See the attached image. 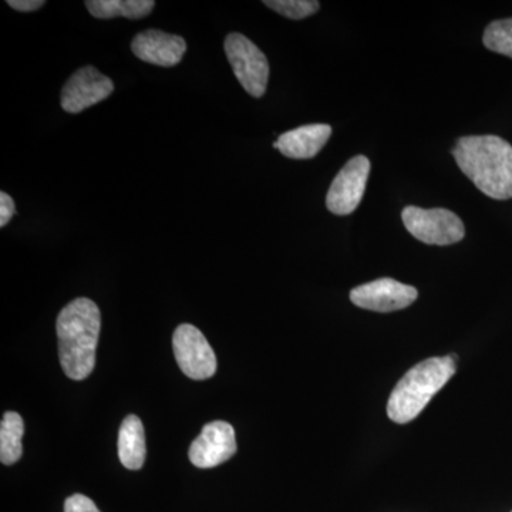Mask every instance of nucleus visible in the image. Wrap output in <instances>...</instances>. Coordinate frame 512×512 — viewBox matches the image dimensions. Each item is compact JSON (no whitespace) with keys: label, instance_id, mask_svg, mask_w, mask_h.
Segmentation results:
<instances>
[{"label":"nucleus","instance_id":"obj_17","mask_svg":"<svg viewBox=\"0 0 512 512\" xmlns=\"http://www.w3.org/2000/svg\"><path fill=\"white\" fill-rule=\"evenodd\" d=\"M264 5L293 20L309 18L320 9V3L316 0H265Z\"/></svg>","mask_w":512,"mask_h":512},{"label":"nucleus","instance_id":"obj_10","mask_svg":"<svg viewBox=\"0 0 512 512\" xmlns=\"http://www.w3.org/2000/svg\"><path fill=\"white\" fill-rule=\"evenodd\" d=\"M237 453L235 430L227 421L205 424L200 436L192 441L188 456L198 468H212L228 461Z\"/></svg>","mask_w":512,"mask_h":512},{"label":"nucleus","instance_id":"obj_20","mask_svg":"<svg viewBox=\"0 0 512 512\" xmlns=\"http://www.w3.org/2000/svg\"><path fill=\"white\" fill-rule=\"evenodd\" d=\"M10 8L18 12H35L46 5L45 0H8Z\"/></svg>","mask_w":512,"mask_h":512},{"label":"nucleus","instance_id":"obj_5","mask_svg":"<svg viewBox=\"0 0 512 512\" xmlns=\"http://www.w3.org/2000/svg\"><path fill=\"white\" fill-rule=\"evenodd\" d=\"M225 55L235 77L252 97L264 96L269 82V63L254 42L241 33H231L225 39Z\"/></svg>","mask_w":512,"mask_h":512},{"label":"nucleus","instance_id":"obj_3","mask_svg":"<svg viewBox=\"0 0 512 512\" xmlns=\"http://www.w3.org/2000/svg\"><path fill=\"white\" fill-rule=\"evenodd\" d=\"M456 373L451 356L431 357L412 367L399 380L387 403V416L397 424H406L420 416L434 396Z\"/></svg>","mask_w":512,"mask_h":512},{"label":"nucleus","instance_id":"obj_6","mask_svg":"<svg viewBox=\"0 0 512 512\" xmlns=\"http://www.w3.org/2000/svg\"><path fill=\"white\" fill-rule=\"evenodd\" d=\"M175 360L185 376L207 380L217 372V356L200 329L183 323L174 332Z\"/></svg>","mask_w":512,"mask_h":512},{"label":"nucleus","instance_id":"obj_2","mask_svg":"<svg viewBox=\"0 0 512 512\" xmlns=\"http://www.w3.org/2000/svg\"><path fill=\"white\" fill-rule=\"evenodd\" d=\"M460 170L493 200L512 198V146L498 136L458 138L453 150Z\"/></svg>","mask_w":512,"mask_h":512},{"label":"nucleus","instance_id":"obj_7","mask_svg":"<svg viewBox=\"0 0 512 512\" xmlns=\"http://www.w3.org/2000/svg\"><path fill=\"white\" fill-rule=\"evenodd\" d=\"M370 161L365 156H356L346 163L336 175L326 195V207L335 215H349L356 211L365 195Z\"/></svg>","mask_w":512,"mask_h":512},{"label":"nucleus","instance_id":"obj_18","mask_svg":"<svg viewBox=\"0 0 512 512\" xmlns=\"http://www.w3.org/2000/svg\"><path fill=\"white\" fill-rule=\"evenodd\" d=\"M64 512H100V510L86 495L74 494L67 498Z\"/></svg>","mask_w":512,"mask_h":512},{"label":"nucleus","instance_id":"obj_9","mask_svg":"<svg viewBox=\"0 0 512 512\" xmlns=\"http://www.w3.org/2000/svg\"><path fill=\"white\" fill-rule=\"evenodd\" d=\"M114 92V83L96 67L86 66L72 74L62 90V107L77 114L106 100Z\"/></svg>","mask_w":512,"mask_h":512},{"label":"nucleus","instance_id":"obj_15","mask_svg":"<svg viewBox=\"0 0 512 512\" xmlns=\"http://www.w3.org/2000/svg\"><path fill=\"white\" fill-rule=\"evenodd\" d=\"M23 433H25V424H23L20 414L5 413L2 424H0V461L5 466L18 463L22 457Z\"/></svg>","mask_w":512,"mask_h":512},{"label":"nucleus","instance_id":"obj_19","mask_svg":"<svg viewBox=\"0 0 512 512\" xmlns=\"http://www.w3.org/2000/svg\"><path fill=\"white\" fill-rule=\"evenodd\" d=\"M16 214L13 198L5 191L0 192V227L5 228Z\"/></svg>","mask_w":512,"mask_h":512},{"label":"nucleus","instance_id":"obj_16","mask_svg":"<svg viewBox=\"0 0 512 512\" xmlns=\"http://www.w3.org/2000/svg\"><path fill=\"white\" fill-rule=\"evenodd\" d=\"M483 42L491 52L512 59V18L490 23L485 29Z\"/></svg>","mask_w":512,"mask_h":512},{"label":"nucleus","instance_id":"obj_4","mask_svg":"<svg viewBox=\"0 0 512 512\" xmlns=\"http://www.w3.org/2000/svg\"><path fill=\"white\" fill-rule=\"evenodd\" d=\"M402 218L407 231L427 245L446 247L457 244L466 237V228L460 217L444 208L423 210L419 207H406Z\"/></svg>","mask_w":512,"mask_h":512},{"label":"nucleus","instance_id":"obj_13","mask_svg":"<svg viewBox=\"0 0 512 512\" xmlns=\"http://www.w3.org/2000/svg\"><path fill=\"white\" fill-rule=\"evenodd\" d=\"M120 463L128 470H140L146 461V434L141 420L130 414L121 423L119 431Z\"/></svg>","mask_w":512,"mask_h":512},{"label":"nucleus","instance_id":"obj_14","mask_svg":"<svg viewBox=\"0 0 512 512\" xmlns=\"http://www.w3.org/2000/svg\"><path fill=\"white\" fill-rule=\"evenodd\" d=\"M153 0H87L86 8L97 19H143L153 12Z\"/></svg>","mask_w":512,"mask_h":512},{"label":"nucleus","instance_id":"obj_1","mask_svg":"<svg viewBox=\"0 0 512 512\" xmlns=\"http://www.w3.org/2000/svg\"><path fill=\"white\" fill-rule=\"evenodd\" d=\"M100 328V309L92 299H74L59 313L56 332L60 365L70 379L79 382L92 375Z\"/></svg>","mask_w":512,"mask_h":512},{"label":"nucleus","instance_id":"obj_8","mask_svg":"<svg viewBox=\"0 0 512 512\" xmlns=\"http://www.w3.org/2000/svg\"><path fill=\"white\" fill-rule=\"evenodd\" d=\"M417 298L419 291L414 286L400 284L390 278L376 279L350 292V301L357 308L380 313L402 311Z\"/></svg>","mask_w":512,"mask_h":512},{"label":"nucleus","instance_id":"obj_11","mask_svg":"<svg viewBox=\"0 0 512 512\" xmlns=\"http://www.w3.org/2000/svg\"><path fill=\"white\" fill-rule=\"evenodd\" d=\"M134 56L156 66L173 67L181 62L187 52L184 37L150 29L138 33L131 42Z\"/></svg>","mask_w":512,"mask_h":512},{"label":"nucleus","instance_id":"obj_12","mask_svg":"<svg viewBox=\"0 0 512 512\" xmlns=\"http://www.w3.org/2000/svg\"><path fill=\"white\" fill-rule=\"evenodd\" d=\"M330 136L332 127L329 124H308L286 131L274 143V148H278L281 154L293 160H309L318 156Z\"/></svg>","mask_w":512,"mask_h":512}]
</instances>
